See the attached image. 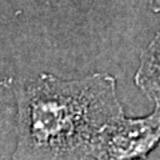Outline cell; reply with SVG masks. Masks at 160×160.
I'll return each instance as SVG.
<instances>
[{"label": "cell", "instance_id": "5", "mask_svg": "<svg viewBox=\"0 0 160 160\" xmlns=\"http://www.w3.org/2000/svg\"><path fill=\"white\" fill-rule=\"evenodd\" d=\"M44 3H48V4H58V3H63L66 0H42Z\"/></svg>", "mask_w": 160, "mask_h": 160}, {"label": "cell", "instance_id": "6", "mask_svg": "<svg viewBox=\"0 0 160 160\" xmlns=\"http://www.w3.org/2000/svg\"><path fill=\"white\" fill-rule=\"evenodd\" d=\"M0 160H7V159H4V158H0Z\"/></svg>", "mask_w": 160, "mask_h": 160}, {"label": "cell", "instance_id": "1", "mask_svg": "<svg viewBox=\"0 0 160 160\" xmlns=\"http://www.w3.org/2000/svg\"><path fill=\"white\" fill-rule=\"evenodd\" d=\"M7 87L16 100L11 160H86L99 132L124 115L109 73L68 80L43 72L7 80Z\"/></svg>", "mask_w": 160, "mask_h": 160}, {"label": "cell", "instance_id": "3", "mask_svg": "<svg viewBox=\"0 0 160 160\" xmlns=\"http://www.w3.org/2000/svg\"><path fill=\"white\" fill-rule=\"evenodd\" d=\"M135 84L155 106H160V29L140 53Z\"/></svg>", "mask_w": 160, "mask_h": 160}, {"label": "cell", "instance_id": "2", "mask_svg": "<svg viewBox=\"0 0 160 160\" xmlns=\"http://www.w3.org/2000/svg\"><path fill=\"white\" fill-rule=\"evenodd\" d=\"M160 143V106L147 116L122 115L109 122L95 139V160H146Z\"/></svg>", "mask_w": 160, "mask_h": 160}, {"label": "cell", "instance_id": "4", "mask_svg": "<svg viewBox=\"0 0 160 160\" xmlns=\"http://www.w3.org/2000/svg\"><path fill=\"white\" fill-rule=\"evenodd\" d=\"M148 7L152 9V12L159 13L160 12V0H147Z\"/></svg>", "mask_w": 160, "mask_h": 160}]
</instances>
